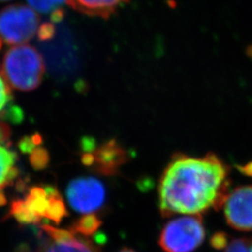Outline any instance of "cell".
I'll list each match as a JSON object with an SVG mask.
<instances>
[{
  "mask_svg": "<svg viewBox=\"0 0 252 252\" xmlns=\"http://www.w3.org/2000/svg\"><path fill=\"white\" fill-rule=\"evenodd\" d=\"M229 174V166L214 153L203 158L175 154L159 182L161 215H201L211 207L220 210L230 194Z\"/></svg>",
  "mask_w": 252,
  "mask_h": 252,
  "instance_id": "6da1fadb",
  "label": "cell"
},
{
  "mask_svg": "<svg viewBox=\"0 0 252 252\" xmlns=\"http://www.w3.org/2000/svg\"><path fill=\"white\" fill-rule=\"evenodd\" d=\"M9 215L25 225L39 224L44 220L57 225L68 216V211L54 186L36 185L28 189L24 198L11 202Z\"/></svg>",
  "mask_w": 252,
  "mask_h": 252,
  "instance_id": "7a4b0ae2",
  "label": "cell"
},
{
  "mask_svg": "<svg viewBox=\"0 0 252 252\" xmlns=\"http://www.w3.org/2000/svg\"><path fill=\"white\" fill-rule=\"evenodd\" d=\"M1 73L12 88L35 90L42 81L45 64L41 54L33 46L15 45L4 54Z\"/></svg>",
  "mask_w": 252,
  "mask_h": 252,
  "instance_id": "3957f363",
  "label": "cell"
},
{
  "mask_svg": "<svg viewBox=\"0 0 252 252\" xmlns=\"http://www.w3.org/2000/svg\"><path fill=\"white\" fill-rule=\"evenodd\" d=\"M206 238L201 215L180 217L163 226L159 245L164 252H193Z\"/></svg>",
  "mask_w": 252,
  "mask_h": 252,
  "instance_id": "277c9868",
  "label": "cell"
},
{
  "mask_svg": "<svg viewBox=\"0 0 252 252\" xmlns=\"http://www.w3.org/2000/svg\"><path fill=\"white\" fill-rule=\"evenodd\" d=\"M39 29V17L32 8L11 5L0 11V36L10 45H22L31 40Z\"/></svg>",
  "mask_w": 252,
  "mask_h": 252,
  "instance_id": "5b68a950",
  "label": "cell"
},
{
  "mask_svg": "<svg viewBox=\"0 0 252 252\" xmlns=\"http://www.w3.org/2000/svg\"><path fill=\"white\" fill-rule=\"evenodd\" d=\"M66 198L73 209L81 214L99 210L106 202V188L94 178H78L71 180L65 190Z\"/></svg>",
  "mask_w": 252,
  "mask_h": 252,
  "instance_id": "8992f818",
  "label": "cell"
},
{
  "mask_svg": "<svg viewBox=\"0 0 252 252\" xmlns=\"http://www.w3.org/2000/svg\"><path fill=\"white\" fill-rule=\"evenodd\" d=\"M40 229L46 236L38 245L36 252H102L89 237L48 224L41 226Z\"/></svg>",
  "mask_w": 252,
  "mask_h": 252,
  "instance_id": "52a82bcc",
  "label": "cell"
},
{
  "mask_svg": "<svg viewBox=\"0 0 252 252\" xmlns=\"http://www.w3.org/2000/svg\"><path fill=\"white\" fill-rule=\"evenodd\" d=\"M228 225L242 232L252 231V185L240 186L230 192L224 205Z\"/></svg>",
  "mask_w": 252,
  "mask_h": 252,
  "instance_id": "ba28073f",
  "label": "cell"
},
{
  "mask_svg": "<svg viewBox=\"0 0 252 252\" xmlns=\"http://www.w3.org/2000/svg\"><path fill=\"white\" fill-rule=\"evenodd\" d=\"M126 151L111 140L100 147L93 153H86L82 156V162L85 165H94V171L105 176L117 174L119 167L126 161Z\"/></svg>",
  "mask_w": 252,
  "mask_h": 252,
  "instance_id": "9c48e42d",
  "label": "cell"
},
{
  "mask_svg": "<svg viewBox=\"0 0 252 252\" xmlns=\"http://www.w3.org/2000/svg\"><path fill=\"white\" fill-rule=\"evenodd\" d=\"M10 145L0 141V207L7 204L6 190L18 179V156Z\"/></svg>",
  "mask_w": 252,
  "mask_h": 252,
  "instance_id": "30bf717a",
  "label": "cell"
},
{
  "mask_svg": "<svg viewBox=\"0 0 252 252\" xmlns=\"http://www.w3.org/2000/svg\"><path fill=\"white\" fill-rule=\"evenodd\" d=\"M128 0H68V6L90 16L107 19Z\"/></svg>",
  "mask_w": 252,
  "mask_h": 252,
  "instance_id": "8fae6325",
  "label": "cell"
},
{
  "mask_svg": "<svg viewBox=\"0 0 252 252\" xmlns=\"http://www.w3.org/2000/svg\"><path fill=\"white\" fill-rule=\"evenodd\" d=\"M0 119L19 123L23 119L22 110L14 105L9 83L0 73Z\"/></svg>",
  "mask_w": 252,
  "mask_h": 252,
  "instance_id": "7c38bea8",
  "label": "cell"
},
{
  "mask_svg": "<svg viewBox=\"0 0 252 252\" xmlns=\"http://www.w3.org/2000/svg\"><path fill=\"white\" fill-rule=\"evenodd\" d=\"M101 225L102 220L99 217L91 213L81 217L76 221H74V223L69 228V231H71L74 234L90 237L93 234H95Z\"/></svg>",
  "mask_w": 252,
  "mask_h": 252,
  "instance_id": "4fadbf2b",
  "label": "cell"
},
{
  "mask_svg": "<svg viewBox=\"0 0 252 252\" xmlns=\"http://www.w3.org/2000/svg\"><path fill=\"white\" fill-rule=\"evenodd\" d=\"M27 2L35 11L43 14L51 13V15L62 9L61 7L64 4L68 5V0H27Z\"/></svg>",
  "mask_w": 252,
  "mask_h": 252,
  "instance_id": "5bb4252c",
  "label": "cell"
},
{
  "mask_svg": "<svg viewBox=\"0 0 252 252\" xmlns=\"http://www.w3.org/2000/svg\"><path fill=\"white\" fill-rule=\"evenodd\" d=\"M29 154L30 162L36 170H42L47 167L49 163V153L45 149L37 146Z\"/></svg>",
  "mask_w": 252,
  "mask_h": 252,
  "instance_id": "9a60e30c",
  "label": "cell"
},
{
  "mask_svg": "<svg viewBox=\"0 0 252 252\" xmlns=\"http://www.w3.org/2000/svg\"><path fill=\"white\" fill-rule=\"evenodd\" d=\"M224 252H252V237H240L231 241Z\"/></svg>",
  "mask_w": 252,
  "mask_h": 252,
  "instance_id": "2e32d148",
  "label": "cell"
},
{
  "mask_svg": "<svg viewBox=\"0 0 252 252\" xmlns=\"http://www.w3.org/2000/svg\"><path fill=\"white\" fill-rule=\"evenodd\" d=\"M210 245L218 251L223 250L229 245V236L223 232H218L213 234L210 239Z\"/></svg>",
  "mask_w": 252,
  "mask_h": 252,
  "instance_id": "e0dca14e",
  "label": "cell"
},
{
  "mask_svg": "<svg viewBox=\"0 0 252 252\" xmlns=\"http://www.w3.org/2000/svg\"><path fill=\"white\" fill-rule=\"evenodd\" d=\"M55 34V27L52 23H43L38 29L37 36L39 40L47 41L50 40Z\"/></svg>",
  "mask_w": 252,
  "mask_h": 252,
  "instance_id": "ac0fdd59",
  "label": "cell"
},
{
  "mask_svg": "<svg viewBox=\"0 0 252 252\" xmlns=\"http://www.w3.org/2000/svg\"><path fill=\"white\" fill-rule=\"evenodd\" d=\"M238 170L241 172L244 175L248 176V177H252V162H248L245 165H241V166H237Z\"/></svg>",
  "mask_w": 252,
  "mask_h": 252,
  "instance_id": "d6986e66",
  "label": "cell"
},
{
  "mask_svg": "<svg viewBox=\"0 0 252 252\" xmlns=\"http://www.w3.org/2000/svg\"><path fill=\"white\" fill-rule=\"evenodd\" d=\"M119 252H135V251H133V250H131V249H123V250H121Z\"/></svg>",
  "mask_w": 252,
  "mask_h": 252,
  "instance_id": "ffe728a7",
  "label": "cell"
},
{
  "mask_svg": "<svg viewBox=\"0 0 252 252\" xmlns=\"http://www.w3.org/2000/svg\"><path fill=\"white\" fill-rule=\"evenodd\" d=\"M2 43H3V40H2V38L0 36V50H1V47H2Z\"/></svg>",
  "mask_w": 252,
  "mask_h": 252,
  "instance_id": "44dd1931",
  "label": "cell"
},
{
  "mask_svg": "<svg viewBox=\"0 0 252 252\" xmlns=\"http://www.w3.org/2000/svg\"><path fill=\"white\" fill-rule=\"evenodd\" d=\"M1 2H4V1H8V0H0Z\"/></svg>",
  "mask_w": 252,
  "mask_h": 252,
  "instance_id": "7402d4cb",
  "label": "cell"
}]
</instances>
